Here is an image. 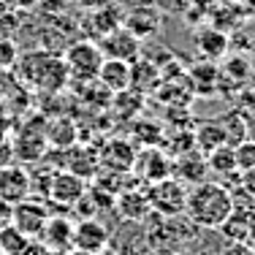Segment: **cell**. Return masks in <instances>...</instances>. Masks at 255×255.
<instances>
[{"label": "cell", "instance_id": "21", "mask_svg": "<svg viewBox=\"0 0 255 255\" xmlns=\"http://www.w3.org/2000/svg\"><path fill=\"white\" fill-rule=\"evenodd\" d=\"M16 44L11 38H3L0 41V68H11V65H16Z\"/></svg>", "mask_w": 255, "mask_h": 255}, {"label": "cell", "instance_id": "18", "mask_svg": "<svg viewBox=\"0 0 255 255\" xmlns=\"http://www.w3.org/2000/svg\"><path fill=\"white\" fill-rule=\"evenodd\" d=\"M217 123H220L223 133H226V141L228 144H239L242 138L250 136V128H247L245 114H242V112H228V114H223Z\"/></svg>", "mask_w": 255, "mask_h": 255}, {"label": "cell", "instance_id": "3", "mask_svg": "<svg viewBox=\"0 0 255 255\" xmlns=\"http://www.w3.org/2000/svg\"><path fill=\"white\" fill-rule=\"evenodd\" d=\"M103 52L98 44H93V41H76V44L68 46V52H65V68H68V74L79 79V82H95L98 79V71L103 65Z\"/></svg>", "mask_w": 255, "mask_h": 255}, {"label": "cell", "instance_id": "14", "mask_svg": "<svg viewBox=\"0 0 255 255\" xmlns=\"http://www.w3.org/2000/svg\"><path fill=\"white\" fill-rule=\"evenodd\" d=\"M196 46H198V52L204 54L206 60H217V57H223V54L228 52V35L223 33L220 27H201L196 33Z\"/></svg>", "mask_w": 255, "mask_h": 255}, {"label": "cell", "instance_id": "11", "mask_svg": "<svg viewBox=\"0 0 255 255\" xmlns=\"http://www.w3.org/2000/svg\"><path fill=\"white\" fill-rule=\"evenodd\" d=\"M133 63H125V60H112L106 57L98 71V79L95 82H101L103 87L109 90V93H123V90L130 87V79H133Z\"/></svg>", "mask_w": 255, "mask_h": 255}, {"label": "cell", "instance_id": "23", "mask_svg": "<svg viewBox=\"0 0 255 255\" xmlns=\"http://www.w3.org/2000/svg\"><path fill=\"white\" fill-rule=\"evenodd\" d=\"M8 226H14V204L0 198V231L8 228Z\"/></svg>", "mask_w": 255, "mask_h": 255}, {"label": "cell", "instance_id": "28", "mask_svg": "<svg viewBox=\"0 0 255 255\" xmlns=\"http://www.w3.org/2000/svg\"><path fill=\"white\" fill-rule=\"evenodd\" d=\"M245 3H250V5H253V8H255V0H245Z\"/></svg>", "mask_w": 255, "mask_h": 255}, {"label": "cell", "instance_id": "29", "mask_svg": "<svg viewBox=\"0 0 255 255\" xmlns=\"http://www.w3.org/2000/svg\"><path fill=\"white\" fill-rule=\"evenodd\" d=\"M250 138H255V128H253V136H250Z\"/></svg>", "mask_w": 255, "mask_h": 255}, {"label": "cell", "instance_id": "20", "mask_svg": "<svg viewBox=\"0 0 255 255\" xmlns=\"http://www.w3.org/2000/svg\"><path fill=\"white\" fill-rule=\"evenodd\" d=\"M234 157H236V168L247 171L255 166V138H242L239 144H234Z\"/></svg>", "mask_w": 255, "mask_h": 255}, {"label": "cell", "instance_id": "9", "mask_svg": "<svg viewBox=\"0 0 255 255\" xmlns=\"http://www.w3.org/2000/svg\"><path fill=\"white\" fill-rule=\"evenodd\" d=\"M38 242L44 247H49L52 253L68 250V247H74V223L63 215H49V220L41 228Z\"/></svg>", "mask_w": 255, "mask_h": 255}, {"label": "cell", "instance_id": "17", "mask_svg": "<svg viewBox=\"0 0 255 255\" xmlns=\"http://www.w3.org/2000/svg\"><path fill=\"white\" fill-rule=\"evenodd\" d=\"M206 171H209V166H206V155H182L179 163H177V174L179 179L185 182H193V185H198V182H204Z\"/></svg>", "mask_w": 255, "mask_h": 255}, {"label": "cell", "instance_id": "24", "mask_svg": "<svg viewBox=\"0 0 255 255\" xmlns=\"http://www.w3.org/2000/svg\"><path fill=\"white\" fill-rule=\"evenodd\" d=\"M14 144L8 141V138H0V168L8 166V163H14Z\"/></svg>", "mask_w": 255, "mask_h": 255}, {"label": "cell", "instance_id": "16", "mask_svg": "<svg viewBox=\"0 0 255 255\" xmlns=\"http://www.w3.org/2000/svg\"><path fill=\"white\" fill-rule=\"evenodd\" d=\"M196 147L201 149V155H209L212 149H217V147H223V144H228L226 141V133H223V128L217 120H212V123H204L201 128L196 130Z\"/></svg>", "mask_w": 255, "mask_h": 255}, {"label": "cell", "instance_id": "22", "mask_svg": "<svg viewBox=\"0 0 255 255\" xmlns=\"http://www.w3.org/2000/svg\"><path fill=\"white\" fill-rule=\"evenodd\" d=\"M239 187L247 193V196L255 198V166L247 168V171H239Z\"/></svg>", "mask_w": 255, "mask_h": 255}, {"label": "cell", "instance_id": "13", "mask_svg": "<svg viewBox=\"0 0 255 255\" xmlns=\"http://www.w3.org/2000/svg\"><path fill=\"white\" fill-rule=\"evenodd\" d=\"M123 27H128L141 41V38H147V35L160 30V14H157V8H152V5H136L130 14H125Z\"/></svg>", "mask_w": 255, "mask_h": 255}, {"label": "cell", "instance_id": "2", "mask_svg": "<svg viewBox=\"0 0 255 255\" xmlns=\"http://www.w3.org/2000/svg\"><path fill=\"white\" fill-rule=\"evenodd\" d=\"M16 63L22 65V76L41 90H60L65 84V79H68L65 63L46 52H30L22 60H16Z\"/></svg>", "mask_w": 255, "mask_h": 255}, {"label": "cell", "instance_id": "31", "mask_svg": "<svg viewBox=\"0 0 255 255\" xmlns=\"http://www.w3.org/2000/svg\"><path fill=\"white\" fill-rule=\"evenodd\" d=\"M0 255H3V253H0Z\"/></svg>", "mask_w": 255, "mask_h": 255}, {"label": "cell", "instance_id": "10", "mask_svg": "<svg viewBox=\"0 0 255 255\" xmlns=\"http://www.w3.org/2000/svg\"><path fill=\"white\" fill-rule=\"evenodd\" d=\"M84 193H87V185H84L82 177H76V174H57V177L52 179L46 196H49L52 201H57V204L74 206L84 198Z\"/></svg>", "mask_w": 255, "mask_h": 255}, {"label": "cell", "instance_id": "26", "mask_svg": "<svg viewBox=\"0 0 255 255\" xmlns=\"http://www.w3.org/2000/svg\"><path fill=\"white\" fill-rule=\"evenodd\" d=\"M79 3H84V8H101V5H106V0H79Z\"/></svg>", "mask_w": 255, "mask_h": 255}, {"label": "cell", "instance_id": "6", "mask_svg": "<svg viewBox=\"0 0 255 255\" xmlns=\"http://www.w3.org/2000/svg\"><path fill=\"white\" fill-rule=\"evenodd\" d=\"M49 215H52V212L46 209L44 201L27 196L25 201L14 204V228H19L25 236H30V239H38L44 223L49 220Z\"/></svg>", "mask_w": 255, "mask_h": 255}, {"label": "cell", "instance_id": "8", "mask_svg": "<svg viewBox=\"0 0 255 255\" xmlns=\"http://www.w3.org/2000/svg\"><path fill=\"white\" fill-rule=\"evenodd\" d=\"M27 196H33V179L22 166L8 163L0 168V198L8 204H19Z\"/></svg>", "mask_w": 255, "mask_h": 255}, {"label": "cell", "instance_id": "25", "mask_svg": "<svg viewBox=\"0 0 255 255\" xmlns=\"http://www.w3.org/2000/svg\"><path fill=\"white\" fill-rule=\"evenodd\" d=\"M19 255H54V253L49 250V247H44V245H41L38 239H33V242H30V245H27V247H25V250H22Z\"/></svg>", "mask_w": 255, "mask_h": 255}, {"label": "cell", "instance_id": "12", "mask_svg": "<svg viewBox=\"0 0 255 255\" xmlns=\"http://www.w3.org/2000/svg\"><path fill=\"white\" fill-rule=\"evenodd\" d=\"M133 171L138 174L144 182H160L166 177H171L174 166L168 163L166 155H160L157 149H149V152H144L141 157H133Z\"/></svg>", "mask_w": 255, "mask_h": 255}, {"label": "cell", "instance_id": "7", "mask_svg": "<svg viewBox=\"0 0 255 255\" xmlns=\"http://www.w3.org/2000/svg\"><path fill=\"white\" fill-rule=\"evenodd\" d=\"M109 242H112L109 228L101 220H95V217H84V220L74 223V247L76 250L101 255L109 247Z\"/></svg>", "mask_w": 255, "mask_h": 255}, {"label": "cell", "instance_id": "30", "mask_svg": "<svg viewBox=\"0 0 255 255\" xmlns=\"http://www.w3.org/2000/svg\"><path fill=\"white\" fill-rule=\"evenodd\" d=\"M253 71H255V65H253Z\"/></svg>", "mask_w": 255, "mask_h": 255}, {"label": "cell", "instance_id": "27", "mask_svg": "<svg viewBox=\"0 0 255 255\" xmlns=\"http://www.w3.org/2000/svg\"><path fill=\"white\" fill-rule=\"evenodd\" d=\"M54 255H93V253H84V250H76V247H68L63 253H54Z\"/></svg>", "mask_w": 255, "mask_h": 255}, {"label": "cell", "instance_id": "1", "mask_svg": "<svg viewBox=\"0 0 255 255\" xmlns=\"http://www.w3.org/2000/svg\"><path fill=\"white\" fill-rule=\"evenodd\" d=\"M234 212L231 190L220 182H198L187 190L185 215L196 228H220Z\"/></svg>", "mask_w": 255, "mask_h": 255}, {"label": "cell", "instance_id": "5", "mask_svg": "<svg viewBox=\"0 0 255 255\" xmlns=\"http://www.w3.org/2000/svg\"><path fill=\"white\" fill-rule=\"evenodd\" d=\"M101 52L103 57H112V60H125V63H136L138 54H141V41L130 33L128 27L120 25L117 30L101 35Z\"/></svg>", "mask_w": 255, "mask_h": 255}, {"label": "cell", "instance_id": "15", "mask_svg": "<svg viewBox=\"0 0 255 255\" xmlns=\"http://www.w3.org/2000/svg\"><path fill=\"white\" fill-rule=\"evenodd\" d=\"M206 166H209V171L220 174V177H236L239 168H236V157H234V144H223V147L212 149L206 155Z\"/></svg>", "mask_w": 255, "mask_h": 255}, {"label": "cell", "instance_id": "4", "mask_svg": "<svg viewBox=\"0 0 255 255\" xmlns=\"http://www.w3.org/2000/svg\"><path fill=\"white\" fill-rule=\"evenodd\" d=\"M185 201H187L185 185L179 179H171V177L155 182L152 190H149V206H155L166 217H174L179 212H185Z\"/></svg>", "mask_w": 255, "mask_h": 255}, {"label": "cell", "instance_id": "19", "mask_svg": "<svg viewBox=\"0 0 255 255\" xmlns=\"http://www.w3.org/2000/svg\"><path fill=\"white\" fill-rule=\"evenodd\" d=\"M30 242H33V239L25 236L19 228H14V226L0 231V253H3V255H19Z\"/></svg>", "mask_w": 255, "mask_h": 255}]
</instances>
